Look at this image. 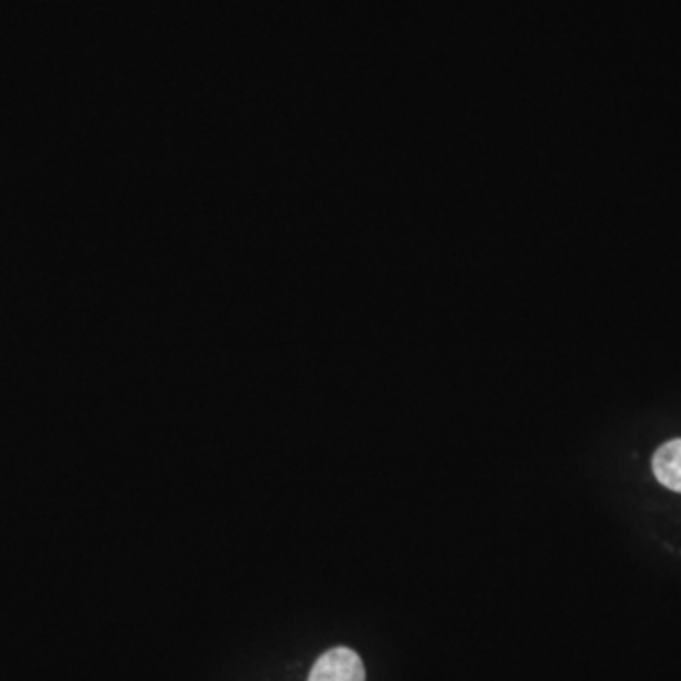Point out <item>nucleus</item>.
Instances as JSON below:
<instances>
[{"instance_id": "obj_1", "label": "nucleus", "mask_w": 681, "mask_h": 681, "mask_svg": "<svg viewBox=\"0 0 681 681\" xmlns=\"http://www.w3.org/2000/svg\"><path fill=\"white\" fill-rule=\"evenodd\" d=\"M307 681H365V669L357 651L333 648L317 659Z\"/></svg>"}, {"instance_id": "obj_2", "label": "nucleus", "mask_w": 681, "mask_h": 681, "mask_svg": "<svg viewBox=\"0 0 681 681\" xmlns=\"http://www.w3.org/2000/svg\"><path fill=\"white\" fill-rule=\"evenodd\" d=\"M651 468L662 487L681 494V440L662 443L653 454Z\"/></svg>"}]
</instances>
